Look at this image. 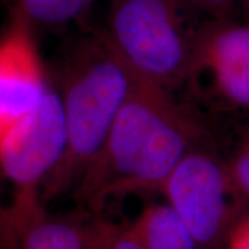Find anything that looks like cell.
I'll list each match as a JSON object with an SVG mask.
<instances>
[{
	"label": "cell",
	"instance_id": "obj_6",
	"mask_svg": "<svg viewBox=\"0 0 249 249\" xmlns=\"http://www.w3.org/2000/svg\"><path fill=\"white\" fill-rule=\"evenodd\" d=\"M50 89L32 25L14 13L0 36V145L35 112Z\"/></svg>",
	"mask_w": 249,
	"mask_h": 249
},
{
	"label": "cell",
	"instance_id": "obj_15",
	"mask_svg": "<svg viewBox=\"0 0 249 249\" xmlns=\"http://www.w3.org/2000/svg\"><path fill=\"white\" fill-rule=\"evenodd\" d=\"M241 3H242V7H244L245 13H247V17H248L247 22H249V0H241Z\"/></svg>",
	"mask_w": 249,
	"mask_h": 249
},
{
	"label": "cell",
	"instance_id": "obj_8",
	"mask_svg": "<svg viewBox=\"0 0 249 249\" xmlns=\"http://www.w3.org/2000/svg\"><path fill=\"white\" fill-rule=\"evenodd\" d=\"M16 249H97L94 214H50L43 204L25 216L14 234Z\"/></svg>",
	"mask_w": 249,
	"mask_h": 249
},
{
	"label": "cell",
	"instance_id": "obj_3",
	"mask_svg": "<svg viewBox=\"0 0 249 249\" xmlns=\"http://www.w3.org/2000/svg\"><path fill=\"white\" fill-rule=\"evenodd\" d=\"M181 0H109L108 45L142 82L173 93L190 82L198 27L191 28Z\"/></svg>",
	"mask_w": 249,
	"mask_h": 249
},
{
	"label": "cell",
	"instance_id": "obj_5",
	"mask_svg": "<svg viewBox=\"0 0 249 249\" xmlns=\"http://www.w3.org/2000/svg\"><path fill=\"white\" fill-rule=\"evenodd\" d=\"M160 194L188 227L199 249L224 247L234 226L245 216L247 205L232 186L226 160L209 139L178 162Z\"/></svg>",
	"mask_w": 249,
	"mask_h": 249
},
{
	"label": "cell",
	"instance_id": "obj_9",
	"mask_svg": "<svg viewBox=\"0 0 249 249\" xmlns=\"http://www.w3.org/2000/svg\"><path fill=\"white\" fill-rule=\"evenodd\" d=\"M129 226L144 249H199L188 227L166 202L145 206Z\"/></svg>",
	"mask_w": 249,
	"mask_h": 249
},
{
	"label": "cell",
	"instance_id": "obj_10",
	"mask_svg": "<svg viewBox=\"0 0 249 249\" xmlns=\"http://www.w3.org/2000/svg\"><path fill=\"white\" fill-rule=\"evenodd\" d=\"M97 0H18L16 13L31 25H64L80 18Z\"/></svg>",
	"mask_w": 249,
	"mask_h": 249
},
{
	"label": "cell",
	"instance_id": "obj_14",
	"mask_svg": "<svg viewBox=\"0 0 249 249\" xmlns=\"http://www.w3.org/2000/svg\"><path fill=\"white\" fill-rule=\"evenodd\" d=\"M224 249H249V213L234 226L224 244Z\"/></svg>",
	"mask_w": 249,
	"mask_h": 249
},
{
	"label": "cell",
	"instance_id": "obj_7",
	"mask_svg": "<svg viewBox=\"0 0 249 249\" xmlns=\"http://www.w3.org/2000/svg\"><path fill=\"white\" fill-rule=\"evenodd\" d=\"M199 78L223 104L249 109V22L212 18L198 27L190 80Z\"/></svg>",
	"mask_w": 249,
	"mask_h": 249
},
{
	"label": "cell",
	"instance_id": "obj_12",
	"mask_svg": "<svg viewBox=\"0 0 249 249\" xmlns=\"http://www.w3.org/2000/svg\"><path fill=\"white\" fill-rule=\"evenodd\" d=\"M227 170L235 188L237 194L240 196L242 202L249 205V127L240 142L237 144L231 157L226 160Z\"/></svg>",
	"mask_w": 249,
	"mask_h": 249
},
{
	"label": "cell",
	"instance_id": "obj_4",
	"mask_svg": "<svg viewBox=\"0 0 249 249\" xmlns=\"http://www.w3.org/2000/svg\"><path fill=\"white\" fill-rule=\"evenodd\" d=\"M65 142L60 94L50 89L35 112L0 145V178L13 194L0 219V234L10 247L21 220L43 204L42 188L61 160Z\"/></svg>",
	"mask_w": 249,
	"mask_h": 249
},
{
	"label": "cell",
	"instance_id": "obj_1",
	"mask_svg": "<svg viewBox=\"0 0 249 249\" xmlns=\"http://www.w3.org/2000/svg\"><path fill=\"white\" fill-rule=\"evenodd\" d=\"M205 140L202 124L170 91L137 80L73 196L101 216L112 199L160 194L178 162Z\"/></svg>",
	"mask_w": 249,
	"mask_h": 249
},
{
	"label": "cell",
	"instance_id": "obj_11",
	"mask_svg": "<svg viewBox=\"0 0 249 249\" xmlns=\"http://www.w3.org/2000/svg\"><path fill=\"white\" fill-rule=\"evenodd\" d=\"M94 235L97 249H144L129 223L119 224L94 216Z\"/></svg>",
	"mask_w": 249,
	"mask_h": 249
},
{
	"label": "cell",
	"instance_id": "obj_13",
	"mask_svg": "<svg viewBox=\"0 0 249 249\" xmlns=\"http://www.w3.org/2000/svg\"><path fill=\"white\" fill-rule=\"evenodd\" d=\"M193 10H201L211 18L227 19L231 18L237 0H181Z\"/></svg>",
	"mask_w": 249,
	"mask_h": 249
},
{
	"label": "cell",
	"instance_id": "obj_2",
	"mask_svg": "<svg viewBox=\"0 0 249 249\" xmlns=\"http://www.w3.org/2000/svg\"><path fill=\"white\" fill-rule=\"evenodd\" d=\"M137 80L100 29L78 39L65 61L58 91L65 121V150L42 188L43 204L64 193H73Z\"/></svg>",
	"mask_w": 249,
	"mask_h": 249
}]
</instances>
